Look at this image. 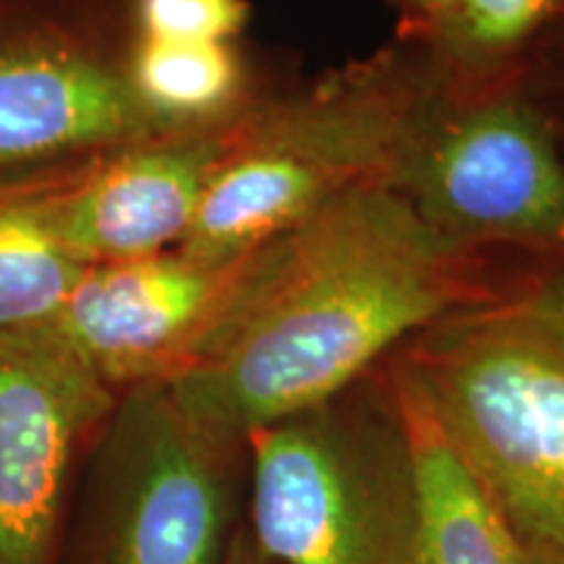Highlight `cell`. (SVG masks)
Instances as JSON below:
<instances>
[{
	"label": "cell",
	"mask_w": 564,
	"mask_h": 564,
	"mask_svg": "<svg viewBox=\"0 0 564 564\" xmlns=\"http://www.w3.org/2000/svg\"><path fill=\"white\" fill-rule=\"evenodd\" d=\"M562 0H453L440 26L478 53H505L539 32Z\"/></svg>",
	"instance_id": "cell-15"
},
{
	"label": "cell",
	"mask_w": 564,
	"mask_h": 564,
	"mask_svg": "<svg viewBox=\"0 0 564 564\" xmlns=\"http://www.w3.org/2000/svg\"><path fill=\"white\" fill-rule=\"evenodd\" d=\"M405 11L408 21L419 26H440L453 0H394Z\"/></svg>",
	"instance_id": "cell-16"
},
{
	"label": "cell",
	"mask_w": 564,
	"mask_h": 564,
	"mask_svg": "<svg viewBox=\"0 0 564 564\" xmlns=\"http://www.w3.org/2000/svg\"><path fill=\"white\" fill-rule=\"evenodd\" d=\"M253 541L280 564H411L415 484L408 442L382 413L329 400L246 436Z\"/></svg>",
	"instance_id": "cell-4"
},
{
	"label": "cell",
	"mask_w": 564,
	"mask_h": 564,
	"mask_svg": "<svg viewBox=\"0 0 564 564\" xmlns=\"http://www.w3.org/2000/svg\"><path fill=\"white\" fill-rule=\"evenodd\" d=\"M246 0H131L139 40L230 42L249 21Z\"/></svg>",
	"instance_id": "cell-14"
},
{
	"label": "cell",
	"mask_w": 564,
	"mask_h": 564,
	"mask_svg": "<svg viewBox=\"0 0 564 564\" xmlns=\"http://www.w3.org/2000/svg\"><path fill=\"white\" fill-rule=\"evenodd\" d=\"M123 394L105 444V564H220L236 447L196 426L165 384Z\"/></svg>",
	"instance_id": "cell-7"
},
{
	"label": "cell",
	"mask_w": 564,
	"mask_h": 564,
	"mask_svg": "<svg viewBox=\"0 0 564 564\" xmlns=\"http://www.w3.org/2000/svg\"><path fill=\"white\" fill-rule=\"evenodd\" d=\"M129 79L139 102L171 131L230 118L241 89V63L230 42L133 40Z\"/></svg>",
	"instance_id": "cell-13"
},
{
	"label": "cell",
	"mask_w": 564,
	"mask_h": 564,
	"mask_svg": "<svg viewBox=\"0 0 564 564\" xmlns=\"http://www.w3.org/2000/svg\"><path fill=\"white\" fill-rule=\"evenodd\" d=\"M481 270L398 186L358 188L257 249L217 343L165 387L238 447L340 398L408 335L489 301Z\"/></svg>",
	"instance_id": "cell-1"
},
{
	"label": "cell",
	"mask_w": 564,
	"mask_h": 564,
	"mask_svg": "<svg viewBox=\"0 0 564 564\" xmlns=\"http://www.w3.org/2000/svg\"><path fill=\"white\" fill-rule=\"evenodd\" d=\"M241 116L162 133L42 188L61 243L84 267L154 257L181 243Z\"/></svg>",
	"instance_id": "cell-10"
},
{
	"label": "cell",
	"mask_w": 564,
	"mask_h": 564,
	"mask_svg": "<svg viewBox=\"0 0 564 564\" xmlns=\"http://www.w3.org/2000/svg\"><path fill=\"white\" fill-rule=\"evenodd\" d=\"M520 564H564V544H523Z\"/></svg>",
	"instance_id": "cell-18"
},
{
	"label": "cell",
	"mask_w": 564,
	"mask_h": 564,
	"mask_svg": "<svg viewBox=\"0 0 564 564\" xmlns=\"http://www.w3.org/2000/svg\"><path fill=\"white\" fill-rule=\"evenodd\" d=\"M270 560L259 552L257 541L251 539L246 531H238L236 539L230 541L228 552H225L220 564H267Z\"/></svg>",
	"instance_id": "cell-17"
},
{
	"label": "cell",
	"mask_w": 564,
	"mask_h": 564,
	"mask_svg": "<svg viewBox=\"0 0 564 564\" xmlns=\"http://www.w3.org/2000/svg\"><path fill=\"white\" fill-rule=\"evenodd\" d=\"M390 398L415 484L411 564H520V541L447 442L411 377L394 364Z\"/></svg>",
	"instance_id": "cell-11"
},
{
	"label": "cell",
	"mask_w": 564,
	"mask_h": 564,
	"mask_svg": "<svg viewBox=\"0 0 564 564\" xmlns=\"http://www.w3.org/2000/svg\"><path fill=\"white\" fill-rule=\"evenodd\" d=\"M116 403L53 333H0V564H51L70 468Z\"/></svg>",
	"instance_id": "cell-9"
},
{
	"label": "cell",
	"mask_w": 564,
	"mask_h": 564,
	"mask_svg": "<svg viewBox=\"0 0 564 564\" xmlns=\"http://www.w3.org/2000/svg\"><path fill=\"white\" fill-rule=\"evenodd\" d=\"M112 0H0V194L171 133L105 51Z\"/></svg>",
	"instance_id": "cell-5"
},
{
	"label": "cell",
	"mask_w": 564,
	"mask_h": 564,
	"mask_svg": "<svg viewBox=\"0 0 564 564\" xmlns=\"http://www.w3.org/2000/svg\"><path fill=\"white\" fill-rule=\"evenodd\" d=\"M257 251L207 264L178 249L87 267L47 324L112 392L167 384L194 369L241 299Z\"/></svg>",
	"instance_id": "cell-6"
},
{
	"label": "cell",
	"mask_w": 564,
	"mask_h": 564,
	"mask_svg": "<svg viewBox=\"0 0 564 564\" xmlns=\"http://www.w3.org/2000/svg\"><path fill=\"white\" fill-rule=\"evenodd\" d=\"M523 544H564V291L444 316L398 361Z\"/></svg>",
	"instance_id": "cell-2"
},
{
	"label": "cell",
	"mask_w": 564,
	"mask_h": 564,
	"mask_svg": "<svg viewBox=\"0 0 564 564\" xmlns=\"http://www.w3.org/2000/svg\"><path fill=\"white\" fill-rule=\"evenodd\" d=\"M42 188L0 194V333L47 327L87 270L61 243Z\"/></svg>",
	"instance_id": "cell-12"
},
{
	"label": "cell",
	"mask_w": 564,
	"mask_h": 564,
	"mask_svg": "<svg viewBox=\"0 0 564 564\" xmlns=\"http://www.w3.org/2000/svg\"><path fill=\"white\" fill-rule=\"evenodd\" d=\"M398 188L460 243L564 246V165L544 123L514 100L423 129Z\"/></svg>",
	"instance_id": "cell-8"
},
{
	"label": "cell",
	"mask_w": 564,
	"mask_h": 564,
	"mask_svg": "<svg viewBox=\"0 0 564 564\" xmlns=\"http://www.w3.org/2000/svg\"><path fill=\"white\" fill-rule=\"evenodd\" d=\"M421 133V95L382 61L345 70L299 100L246 112L175 249L225 264L278 241L345 194L398 186Z\"/></svg>",
	"instance_id": "cell-3"
}]
</instances>
